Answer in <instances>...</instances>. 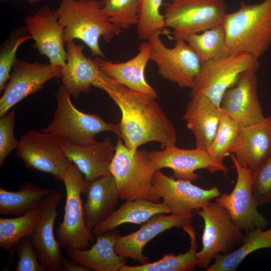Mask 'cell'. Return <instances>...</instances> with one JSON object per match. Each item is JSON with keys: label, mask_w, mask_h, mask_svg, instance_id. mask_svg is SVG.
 Instances as JSON below:
<instances>
[{"label": "cell", "mask_w": 271, "mask_h": 271, "mask_svg": "<svg viewBox=\"0 0 271 271\" xmlns=\"http://www.w3.org/2000/svg\"><path fill=\"white\" fill-rule=\"evenodd\" d=\"M55 190L29 184L19 191L0 188V214L21 216L40 207L44 200Z\"/></svg>", "instance_id": "cell-29"}, {"label": "cell", "mask_w": 271, "mask_h": 271, "mask_svg": "<svg viewBox=\"0 0 271 271\" xmlns=\"http://www.w3.org/2000/svg\"><path fill=\"white\" fill-rule=\"evenodd\" d=\"M93 86L105 91L121 110L120 137L132 152L150 142L176 146L177 133L155 97L133 91L100 71Z\"/></svg>", "instance_id": "cell-1"}, {"label": "cell", "mask_w": 271, "mask_h": 271, "mask_svg": "<svg viewBox=\"0 0 271 271\" xmlns=\"http://www.w3.org/2000/svg\"><path fill=\"white\" fill-rule=\"evenodd\" d=\"M62 264L64 271H89L90 269L84 267L80 264L72 261L63 255Z\"/></svg>", "instance_id": "cell-40"}, {"label": "cell", "mask_w": 271, "mask_h": 271, "mask_svg": "<svg viewBox=\"0 0 271 271\" xmlns=\"http://www.w3.org/2000/svg\"><path fill=\"white\" fill-rule=\"evenodd\" d=\"M256 72H242L234 84L224 92L220 107L242 126L263 121L264 116L257 92Z\"/></svg>", "instance_id": "cell-17"}, {"label": "cell", "mask_w": 271, "mask_h": 271, "mask_svg": "<svg viewBox=\"0 0 271 271\" xmlns=\"http://www.w3.org/2000/svg\"><path fill=\"white\" fill-rule=\"evenodd\" d=\"M62 197L61 192L55 190L44 200L40 218L31 236L39 260L46 271H64L63 255L54 233L57 208Z\"/></svg>", "instance_id": "cell-18"}, {"label": "cell", "mask_w": 271, "mask_h": 271, "mask_svg": "<svg viewBox=\"0 0 271 271\" xmlns=\"http://www.w3.org/2000/svg\"><path fill=\"white\" fill-rule=\"evenodd\" d=\"M233 162L237 174L235 185L231 192L221 194L215 201L228 212L234 222L242 230L246 231L255 228L264 229L267 220L258 211L252 190L253 170Z\"/></svg>", "instance_id": "cell-12"}, {"label": "cell", "mask_w": 271, "mask_h": 271, "mask_svg": "<svg viewBox=\"0 0 271 271\" xmlns=\"http://www.w3.org/2000/svg\"><path fill=\"white\" fill-rule=\"evenodd\" d=\"M223 24L229 54L244 52L259 58L271 44V0L240 2L237 11L226 14Z\"/></svg>", "instance_id": "cell-3"}, {"label": "cell", "mask_w": 271, "mask_h": 271, "mask_svg": "<svg viewBox=\"0 0 271 271\" xmlns=\"http://www.w3.org/2000/svg\"><path fill=\"white\" fill-rule=\"evenodd\" d=\"M172 213V209L164 202H155L146 198L126 200L108 218L95 227L92 233L96 236L125 223L142 224L156 214Z\"/></svg>", "instance_id": "cell-27"}, {"label": "cell", "mask_w": 271, "mask_h": 271, "mask_svg": "<svg viewBox=\"0 0 271 271\" xmlns=\"http://www.w3.org/2000/svg\"><path fill=\"white\" fill-rule=\"evenodd\" d=\"M31 39L25 26L13 29L10 35L0 47V92L4 90L9 80L10 72L17 59L16 53L20 46Z\"/></svg>", "instance_id": "cell-34"}, {"label": "cell", "mask_w": 271, "mask_h": 271, "mask_svg": "<svg viewBox=\"0 0 271 271\" xmlns=\"http://www.w3.org/2000/svg\"><path fill=\"white\" fill-rule=\"evenodd\" d=\"M15 111L13 109L0 119V167L8 155L17 148L19 140L14 136Z\"/></svg>", "instance_id": "cell-39"}, {"label": "cell", "mask_w": 271, "mask_h": 271, "mask_svg": "<svg viewBox=\"0 0 271 271\" xmlns=\"http://www.w3.org/2000/svg\"><path fill=\"white\" fill-rule=\"evenodd\" d=\"M251 187L258 206L271 203V156L253 170Z\"/></svg>", "instance_id": "cell-37"}, {"label": "cell", "mask_w": 271, "mask_h": 271, "mask_svg": "<svg viewBox=\"0 0 271 271\" xmlns=\"http://www.w3.org/2000/svg\"><path fill=\"white\" fill-rule=\"evenodd\" d=\"M163 1L140 0L137 25L139 40H148L153 33L166 27L164 15L160 13Z\"/></svg>", "instance_id": "cell-35"}, {"label": "cell", "mask_w": 271, "mask_h": 271, "mask_svg": "<svg viewBox=\"0 0 271 271\" xmlns=\"http://www.w3.org/2000/svg\"><path fill=\"white\" fill-rule=\"evenodd\" d=\"M70 95L64 85H59L55 93L57 108L53 120L48 126L41 130L42 132L54 134L80 146L93 143L96 136L103 131H111L120 137L118 123H109L97 114L80 111L74 106Z\"/></svg>", "instance_id": "cell-5"}, {"label": "cell", "mask_w": 271, "mask_h": 271, "mask_svg": "<svg viewBox=\"0 0 271 271\" xmlns=\"http://www.w3.org/2000/svg\"><path fill=\"white\" fill-rule=\"evenodd\" d=\"M66 199L63 221L56 229L61 248L84 250L90 248L95 236L86 225L81 195L85 194L89 182L72 163L63 177Z\"/></svg>", "instance_id": "cell-6"}, {"label": "cell", "mask_w": 271, "mask_h": 271, "mask_svg": "<svg viewBox=\"0 0 271 271\" xmlns=\"http://www.w3.org/2000/svg\"><path fill=\"white\" fill-rule=\"evenodd\" d=\"M66 49L68 59L60 78L71 95L77 98L81 93L90 91L100 70L97 57L87 58L82 45H77L71 41L66 43Z\"/></svg>", "instance_id": "cell-24"}, {"label": "cell", "mask_w": 271, "mask_h": 271, "mask_svg": "<svg viewBox=\"0 0 271 271\" xmlns=\"http://www.w3.org/2000/svg\"><path fill=\"white\" fill-rule=\"evenodd\" d=\"M152 184L157 193L172 209V213L179 215L195 212L221 194L216 186L204 189L190 181L168 176L160 170L155 171Z\"/></svg>", "instance_id": "cell-15"}, {"label": "cell", "mask_w": 271, "mask_h": 271, "mask_svg": "<svg viewBox=\"0 0 271 271\" xmlns=\"http://www.w3.org/2000/svg\"><path fill=\"white\" fill-rule=\"evenodd\" d=\"M193 213L179 215L173 213L156 214L143 224L136 231L125 236H120L116 240L114 249L118 255L130 257L141 264L149 262L143 250L147 243L158 234L173 227L183 228L192 223Z\"/></svg>", "instance_id": "cell-19"}, {"label": "cell", "mask_w": 271, "mask_h": 271, "mask_svg": "<svg viewBox=\"0 0 271 271\" xmlns=\"http://www.w3.org/2000/svg\"><path fill=\"white\" fill-rule=\"evenodd\" d=\"M242 126L232 117L223 112L211 143L206 151L215 161L222 164L235 142Z\"/></svg>", "instance_id": "cell-33"}, {"label": "cell", "mask_w": 271, "mask_h": 271, "mask_svg": "<svg viewBox=\"0 0 271 271\" xmlns=\"http://www.w3.org/2000/svg\"><path fill=\"white\" fill-rule=\"evenodd\" d=\"M16 253L18 260L15 271H46L39 260L31 236L23 238L17 244Z\"/></svg>", "instance_id": "cell-38"}, {"label": "cell", "mask_w": 271, "mask_h": 271, "mask_svg": "<svg viewBox=\"0 0 271 271\" xmlns=\"http://www.w3.org/2000/svg\"><path fill=\"white\" fill-rule=\"evenodd\" d=\"M232 161L252 170L271 156V115L259 122L243 126L229 151Z\"/></svg>", "instance_id": "cell-20"}, {"label": "cell", "mask_w": 271, "mask_h": 271, "mask_svg": "<svg viewBox=\"0 0 271 271\" xmlns=\"http://www.w3.org/2000/svg\"><path fill=\"white\" fill-rule=\"evenodd\" d=\"M195 213L204 222L202 248L196 253L197 266L206 269L215 257L229 253L240 246L244 233L235 224L228 212L215 201H211Z\"/></svg>", "instance_id": "cell-7"}, {"label": "cell", "mask_w": 271, "mask_h": 271, "mask_svg": "<svg viewBox=\"0 0 271 271\" xmlns=\"http://www.w3.org/2000/svg\"><path fill=\"white\" fill-rule=\"evenodd\" d=\"M226 10L224 0H173L164 11L165 27L173 29L174 40L184 39L222 24Z\"/></svg>", "instance_id": "cell-9"}, {"label": "cell", "mask_w": 271, "mask_h": 271, "mask_svg": "<svg viewBox=\"0 0 271 271\" xmlns=\"http://www.w3.org/2000/svg\"><path fill=\"white\" fill-rule=\"evenodd\" d=\"M56 11L64 28L65 43L79 39L91 56L106 58L100 47V38L109 42L120 35L121 29L109 20L100 0H61Z\"/></svg>", "instance_id": "cell-2"}, {"label": "cell", "mask_w": 271, "mask_h": 271, "mask_svg": "<svg viewBox=\"0 0 271 271\" xmlns=\"http://www.w3.org/2000/svg\"><path fill=\"white\" fill-rule=\"evenodd\" d=\"M259 58L242 52L229 54L221 58L202 63L189 96H203L220 106L225 91L232 86L239 75L247 70L257 72Z\"/></svg>", "instance_id": "cell-8"}, {"label": "cell", "mask_w": 271, "mask_h": 271, "mask_svg": "<svg viewBox=\"0 0 271 271\" xmlns=\"http://www.w3.org/2000/svg\"><path fill=\"white\" fill-rule=\"evenodd\" d=\"M223 111L203 96L191 97L183 118L193 133L196 148L207 150L216 133Z\"/></svg>", "instance_id": "cell-25"}, {"label": "cell", "mask_w": 271, "mask_h": 271, "mask_svg": "<svg viewBox=\"0 0 271 271\" xmlns=\"http://www.w3.org/2000/svg\"><path fill=\"white\" fill-rule=\"evenodd\" d=\"M149 41L141 43L137 55L121 63H112L103 57H97L100 71L128 89L158 98L157 91L147 82L145 70L150 60Z\"/></svg>", "instance_id": "cell-22"}, {"label": "cell", "mask_w": 271, "mask_h": 271, "mask_svg": "<svg viewBox=\"0 0 271 271\" xmlns=\"http://www.w3.org/2000/svg\"><path fill=\"white\" fill-rule=\"evenodd\" d=\"M60 143L64 154L84 174L87 182L95 181L110 173L109 168L116 149L110 138L83 146L61 139Z\"/></svg>", "instance_id": "cell-21"}, {"label": "cell", "mask_w": 271, "mask_h": 271, "mask_svg": "<svg viewBox=\"0 0 271 271\" xmlns=\"http://www.w3.org/2000/svg\"><path fill=\"white\" fill-rule=\"evenodd\" d=\"M0 99V116L16 104L41 90L49 80L61 77L62 67L17 59Z\"/></svg>", "instance_id": "cell-14"}, {"label": "cell", "mask_w": 271, "mask_h": 271, "mask_svg": "<svg viewBox=\"0 0 271 271\" xmlns=\"http://www.w3.org/2000/svg\"><path fill=\"white\" fill-rule=\"evenodd\" d=\"M109 20L121 29L137 25L140 0H100Z\"/></svg>", "instance_id": "cell-36"}, {"label": "cell", "mask_w": 271, "mask_h": 271, "mask_svg": "<svg viewBox=\"0 0 271 271\" xmlns=\"http://www.w3.org/2000/svg\"><path fill=\"white\" fill-rule=\"evenodd\" d=\"M85 194L86 200L83 205L85 221L87 228L92 231L114 212L120 197L110 173L89 182Z\"/></svg>", "instance_id": "cell-26"}, {"label": "cell", "mask_w": 271, "mask_h": 271, "mask_svg": "<svg viewBox=\"0 0 271 271\" xmlns=\"http://www.w3.org/2000/svg\"><path fill=\"white\" fill-rule=\"evenodd\" d=\"M191 225L183 228L190 239L191 246L188 251L175 255L165 254L160 259L145 264L130 266L124 265L119 271H189L197 266L196 249L198 247L194 228Z\"/></svg>", "instance_id": "cell-30"}, {"label": "cell", "mask_w": 271, "mask_h": 271, "mask_svg": "<svg viewBox=\"0 0 271 271\" xmlns=\"http://www.w3.org/2000/svg\"><path fill=\"white\" fill-rule=\"evenodd\" d=\"M109 170L113 176L120 199L146 198L160 202L161 197L152 184L157 170L150 160L148 151L137 150L133 152L118 138Z\"/></svg>", "instance_id": "cell-4"}, {"label": "cell", "mask_w": 271, "mask_h": 271, "mask_svg": "<svg viewBox=\"0 0 271 271\" xmlns=\"http://www.w3.org/2000/svg\"><path fill=\"white\" fill-rule=\"evenodd\" d=\"M41 214L40 207L14 218H0V247L5 251H14L25 237L31 236Z\"/></svg>", "instance_id": "cell-32"}, {"label": "cell", "mask_w": 271, "mask_h": 271, "mask_svg": "<svg viewBox=\"0 0 271 271\" xmlns=\"http://www.w3.org/2000/svg\"><path fill=\"white\" fill-rule=\"evenodd\" d=\"M163 33L166 34L164 31H157L147 40L151 47L150 60L156 63L158 73L163 78L176 83L180 88L192 89L202 63L183 39H175L173 48L166 46L160 38Z\"/></svg>", "instance_id": "cell-10"}, {"label": "cell", "mask_w": 271, "mask_h": 271, "mask_svg": "<svg viewBox=\"0 0 271 271\" xmlns=\"http://www.w3.org/2000/svg\"><path fill=\"white\" fill-rule=\"evenodd\" d=\"M264 248H271V228L264 230L255 228L245 231L242 243L232 252L220 254L206 271H234L250 253Z\"/></svg>", "instance_id": "cell-28"}, {"label": "cell", "mask_w": 271, "mask_h": 271, "mask_svg": "<svg viewBox=\"0 0 271 271\" xmlns=\"http://www.w3.org/2000/svg\"><path fill=\"white\" fill-rule=\"evenodd\" d=\"M149 157L156 170L170 168L175 179L193 182L199 178L195 172L206 169L210 173L218 171L226 172L224 164L213 160L206 150L197 148L180 149L176 146L164 148L162 150L148 151Z\"/></svg>", "instance_id": "cell-16"}, {"label": "cell", "mask_w": 271, "mask_h": 271, "mask_svg": "<svg viewBox=\"0 0 271 271\" xmlns=\"http://www.w3.org/2000/svg\"><path fill=\"white\" fill-rule=\"evenodd\" d=\"M120 236L114 229L96 235V242L88 249L66 248L64 252L72 260L91 270L119 271L128 260V257L117 254L114 249Z\"/></svg>", "instance_id": "cell-23"}, {"label": "cell", "mask_w": 271, "mask_h": 271, "mask_svg": "<svg viewBox=\"0 0 271 271\" xmlns=\"http://www.w3.org/2000/svg\"><path fill=\"white\" fill-rule=\"evenodd\" d=\"M1 1H7V0H0ZM28 1L30 4H34L37 2H39L41 0H26Z\"/></svg>", "instance_id": "cell-41"}, {"label": "cell", "mask_w": 271, "mask_h": 271, "mask_svg": "<svg viewBox=\"0 0 271 271\" xmlns=\"http://www.w3.org/2000/svg\"><path fill=\"white\" fill-rule=\"evenodd\" d=\"M60 141L54 134L31 129L21 137L16 154L27 168L50 174L62 181L72 162L63 153Z\"/></svg>", "instance_id": "cell-11"}, {"label": "cell", "mask_w": 271, "mask_h": 271, "mask_svg": "<svg viewBox=\"0 0 271 271\" xmlns=\"http://www.w3.org/2000/svg\"><path fill=\"white\" fill-rule=\"evenodd\" d=\"M198 55L202 63L218 60L229 54L223 24L193 34L184 39Z\"/></svg>", "instance_id": "cell-31"}, {"label": "cell", "mask_w": 271, "mask_h": 271, "mask_svg": "<svg viewBox=\"0 0 271 271\" xmlns=\"http://www.w3.org/2000/svg\"><path fill=\"white\" fill-rule=\"evenodd\" d=\"M25 28L35 43L32 46L46 56L49 64L63 67L68 59L64 47V28L60 23L56 10L48 5L24 19Z\"/></svg>", "instance_id": "cell-13"}]
</instances>
